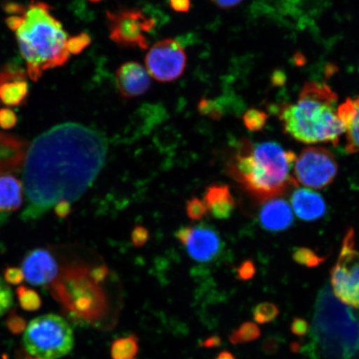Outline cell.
I'll return each instance as SVG.
<instances>
[{"instance_id": "cell-28", "label": "cell", "mask_w": 359, "mask_h": 359, "mask_svg": "<svg viewBox=\"0 0 359 359\" xmlns=\"http://www.w3.org/2000/svg\"><path fill=\"white\" fill-rule=\"evenodd\" d=\"M92 43V39L86 33L79 34L67 39V48L71 55H79Z\"/></svg>"}, {"instance_id": "cell-39", "label": "cell", "mask_w": 359, "mask_h": 359, "mask_svg": "<svg viewBox=\"0 0 359 359\" xmlns=\"http://www.w3.org/2000/svg\"><path fill=\"white\" fill-rule=\"evenodd\" d=\"M215 6L222 8H231L239 6L243 0H212Z\"/></svg>"}, {"instance_id": "cell-30", "label": "cell", "mask_w": 359, "mask_h": 359, "mask_svg": "<svg viewBox=\"0 0 359 359\" xmlns=\"http://www.w3.org/2000/svg\"><path fill=\"white\" fill-rule=\"evenodd\" d=\"M13 302V296L10 285L0 276V317L10 311Z\"/></svg>"}, {"instance_id": "cell-25", "label": "cell", "mask_w": 359, "mask_h": 359, "mask_svg": "<svg viewBox=\"0 0 359 359\" xmlns=\"http://www.w3.org/2000/svg\"><path fill=\"white\" fill-rule=\"evenodd\" d=\"M279 313L280 311L276 305L269 302L258 304L253 311L255 320L259 324H267L275 320Z\"/></svg>"}, {"instance_id": "cell-16", "label": "cell", "mask_w": 359, "mask_h": 359, "mask_svg": "<svg viewBox=\"0 0 359 359\" xmlns=\"http://www.w3.org/2000/svg\"><path fill=\"white\" fill-rule=\"evenodd\" d=\"M29 147L25 139L0 132V176L24 168Z\"/></svg>"}, {"instance_id": "cell-1", "label": "cell", "mask_w": 359, "mask_h": 359, "mask_svg": "<svg viewBox=\"0 0 359 359\" xmlns=\"http://www.w3.org/2000/svg\"><path fill=\"white\" fill-rule=\"evenodd\" d=\"M106 156L104 137L82 124L62 123L39 135L24 165L28 206L22 219H37L61 201L79 200L100 175Z\"/></svg>"}, {"instance_id": "cell-6", "label": "cell", "mask_w": 359, "mask_h": 359, "mask_svg": "<svg viewBox=\"0 0 359 359\" xmlns=\"http://www.w3.org/2000/svg\"><path fill=\"white\" fill-rule=\"evenodd\" d=\"M94 276L93 268L86 264H71L61 269L52 283L53 297L71 316L85 322H96L109 309V300Z\"/></svg>"}, {"instance_id": "cell-35", "label": "cell", "mask_w": 359, "mask_h": 359, "mask_svg": "<svg viewBox=\"0 0 359 359\" xmlns=\"http://www.w3.org/2000/svg\"><path fill=\"white\" fill-rule=\"evenodd\" d=\"M309 326L303 318H295L291 325V331L295 335L304 336L307 334Z\"/></svg>"}, {"instance_id": "cell-32", "label": "cell", "mask_w": 359, "mask_h": 359, "mask_svg": "<svg viewBox=\"0 0 359 359\" xmlns=\"http://www.w3.org/2000/svg\"><path fill=\"white\" fill-rule=\"evenodd\" d=\"M4 280L7 284L12 285H20L25 280L24 273L22 269L18 267H8L4 271Z\"/></svg>"}, {"instance_id": "cell-33", "label": "cell", "mask_w": 359, "mask_h": 359, "mask_svg": "<svg viewBox=\"0 0 359 359\" xmlns=\"http://www.w3.org/2000/svg\"><path fill=\"white\" fill-rule=\"evenodd\" d=\"M7 327L13 334H21L25 332L27 327V323L24 318L18 316L16 313H12L8 317Z\"/></svg>"}, {"instance_id": "cell-11", "label": "cell", "mask_w": 359, "mask_h": 359, "mask_svg": "<svg viewBox=\"0 0 359 359\" xmlns=\"http://www.w3.org/2000/svg\"><path fill=\"white\" fill-rule=\"evenodd\" d=\"M187 62L185 48L174 39L156 43L145 57L146 69L151 78L163 83L173 82L182 77Z\"/></svg>"}, {"instance_id": "cell-3", "label": "cell", "mask_w": 359, "mask_h": 359, "mask_svg": "<svg viewBox=\"0 0 359 359\" xmlns=\"http://www.w3.org/2000/svg\"><path fill=\"white\" fill-rule=\"evenodd\" d=\"M337 102L338 96L326 83H305L296 102L280 107L282 127L299 142H330L337 146L344 133L337 114Z\"/></svg>"}, {"instance_id": "cell-19", "label": "cell", "mask_w": 359, "mask_h": 359, "mask_svg": "<svg viewBox=\"0 0 359 359\" xmlns=\"http://www.w3.org/2000/svg\"><path fill=\"white\" fill-rule=\"evenodd\" d=\"M292 205L297 217L304 221H316L324 217L326 204L318 193L308 189H298L292 196Z\"/></svg>"}, {"instance_id": "cell-5", "label": "cell", "mask_w": 359, "mask_h": 359, "mask_svg": "<svg viewBox=\"0 0 359 359\" xmlns=\"http://www.w3.org/2000/svg\"><path fill=\"white\" fill-rule=\"evenodd\" d=\"M313 334L327 359L359 357V314L337 299L327 287L317 299Z\"/></svg>"}, {"instance_id": "cell-24", "label": "cell", "mask_w": 359, "mask_h": 359, "mask_svg": "<svg viewBox=\"0 0 359 359\" xmlns=\"http://www.w3.org/2000/svg\"><path fill=\"white\" fill-rule=\"evenodd\" d=\"M259 336V327L254 323L247 322L233 331L229 339L232 344H242L252 342V341L258 339Z\"/></svg>"}, {"instance_id": "cell-14", "label": "cell", "mask_w": 359, "mask_h": 359, "mask_svg": "<svg viewBox=\"0 0 359 359\" xmlns=\"http://www.w3.org/2000/svg\"><path fill=\"white\" fill-rule=\"evenodd\" d=\"M27 71L8 65L0 69V105L7 107H20L28 98L29 88Z\"/></svg>"}, {"instance_id": "cell-38", "label": "cell", "mask_w": 359, "mask_h": 359, "mask_svg": "<svg viewBox=\"0 0 359 359\" xmlns=\"http://www.w3.org/2000/svg\"><path fill=\"white\" fill-rule=\"evenodd\" d=\"M55 212L57 217L65 218L71 212V203L67 201H61L55 206Z\"/></svg>"}, {"instance_id": "cell-31", "label": "cell", "mask_w": 359, "mask_h": 359, "mask_svg": "<svg viewBox=\"0 0 359 359\" xmlns=\"http://www.w3.org/2000/svg\"><path fill=\"white\" fill-rule=\"evenodd\" d=\"M17 123L18 118L15 111L8 107L0 109V128L4 130H11L15 127Z\"/></svg>"}, {"instance_id": "cell-40", "label": "cell", "mask_w": 359, "mask_h": 359, "mask_svg": "<svg viewBox=\"0 0 359 359\" xmlns=\"http://www.w3.org/2000/svg\"><path fill=\"white\" fill-rule=\"evenodd\" d=\"M278 348H279V344H278L277 340L273 339H268L264 341L263 344L264 351L266 353H273L277 351Z\"/></svg>"}, {"instance_id": "cell-15", "label": "cell", "mask_w": 359, "mask_h": 359, "mask_svg": "<svg viewBox=\"0 0 359 359\" xmlns=\"http://www.w3.org/2000/svg\"><path fill=\"white\" fill-rule=\"evenodd\" d=\"M116 88L124 98L143 95L151 87V76L142 65L128 62L121 65L115 74Z\"/></svg>"}, {"instance_id": "cell-23", "label": "cell", "mask_w": 359, "mask_h": 359, "mask_svg": "<svg viewBox=\"0 0 359 359\" xmlns=\"http://www.w3.org/2000/svg\"><path fill=\"white\" fill-rule=\"evenodd\" d=\"M16 295L20 307L25 311H37L42 306V299L39 294L29 287L24 285L18 287Z\"/></svg>"}, {"instance_id": "cell-2", "label": "cell", "mask_w": 359, "mask_h": 359, "mask_svg": "<svg viewBox=\"0 0 359 359\" xmlns=\"http://www.w3.org/2000/svg\"><path fill=\"white\" fill-rule=\"evenodd\" d=\"M296 155L276 142L242 140L226 161V172L259 200L280 197L298 183L291 175Z\"/></svg>"}, {"instance_id": "cell-18", "label": "cell", "mask_w": 359, "mask_h": 359, "mask_svg": "<svg viewBox=\"0 0 359 359\" xmlns=\"http://www.w3.org/2000/svg\"><path fill=\"white\" fill-rule=\"evenodd\" d=\"M337 114L346 133L348 154H357L359 151V97L348 98L338 107Z\"/></svg>"}, {"instance_id": "cell-27", "label": "cell", "mask_w": 359, "mask_h": 359, "mask_svg": "<svg viewBox=\"0 0 359 359\" xmlns=\"http://www.w3.org/2000/svg\"><path fill=\"white\" fill-rule=\"evenodd\" d=\"M294 262L307 267H316L324 262L325 258L318 257L316 253L308 248H299L293 254Z\"/></svg>"}, {"instance_id": "cell-20", "label": "cell", "mask_w": 359, "mask_h": 359, "mask_svg": "<svg viewBox=\"0 0 359 359\" xmlns=\"http://www.w3.org/2000/svg\"><path fill=\"white\" fill-rule=\"evenodd\" d=\"M203 201L208 212L218 219L230 217L236 208L230 188L222 184H215L206 188Z\"/></svg>"}, {"instance_id": "cell-12", "label": "cell", "mask_w": 359, "mask_h": 359, "mask_svg": "<svg viewBox=\"0 0 359 359\" xmlns=\"http://www.w3.org/2000/svg\"><path fill=\"white\" fill-rule=\"evenodd\" d=\"M176 237L196 262H212L221 252V238L212 228L204 226L183 227L177 232Z\"/></svg>"}, {"instance_id": "cell-22", "label": "cell", "mask_w": 359, "mask_h": 359, "mask_svg": "<svg viewBox=\"0 0 359 359\" xmlns=\"http://www.w3.org/2000/svg\"><path fill=\"white\" fill-rule=\"evenodd\" d=\"M138 352L139 341L135 334L115 340L111 347L112 359H137Z\"/></svg>"}, {"instance_id": "cell-17", "label": "cell", "mask_w": 359, "mask_h": 359, "mask_svg": "<svg viewBox=\"0 0 359 359\" xmlns=\"http://www.w3.org/2000/svg\"><path fill=\"white\" fill-rule=\"evenodd\" d=\"M259 222L269 231H285L293 224V212L288 202L276 197L266 201L260 210Z\"/></svg>"}, {"instance_id": "cell-29", "label": "cell", "mask_w": 359, "mask_h": 359, "mask_svg": "<svg viewBox=\"0 0 359 359\" xmlns=\"http://www.w3.org/2000/svg\"><path fill=\"white\" fill-rule=\"evenodd\" d=\"M186 210L188 217L193 221H199L208 212L204 201L200 200L197 197H193L187 202Z\"/></svg>"}, {"instance_id": "cell-44", "label": "cell", "mask_w": 359, "mask_h": 359, "mask_svg": "<svg viewBox=\"0 0 359 359\" xmlns=\"http://www.w3.org/2000/svg\"><path fill=\"white\" fill-rule=\"evenodd\" d=\"M26 359H42V358H26Z\"/></svg>"}, {"instance_id": "cell-4", "label": "cell", "mask_w": 359, "mask_h": 359, "mask_svg": "<svg viewBox=\"0 0 359 359\" xmlns=\"http://www.w3.org/2000/svg\"><path fill=\"white\" fill-rule=\"evenodd\" d=\"M52 11L48 4L33 0L15 31L27 74L34 82L44 72L65 65L70 57L67 48L69 35Z\"/></svg>"}, {"instance_id": "cell-8", "label": "cell", "mask_w": 359, "mask_h": 359, "mask_svg": "<svg viewBox=\"0 0 359 359\" xmlns=\"http://www.w3.org/2000/svg\"><path fill=\"white\" fill-rule=\"evenodd\" d=\"M354 231L345 236L338 262L331 271L332 288L337 299L359 309V252L354 248Z\"/></svg>"}, {"instance_id": "cell-10", "label": "cell", "mask_w": 359, "mask_h": 359, "mask_svg": "<svg viewBox=\"0 0 359 359\" xmlns=\"http://www.w3.org/2000/svg\"><path fill=\"white\" fill-rule=\"evenodd\" d=\"M109 37L126 48L147 49V33L154 29L155 22L137 8H123L107 12Z\"/></svg>"}, {"instance_id": "cell-9", "label": "cell", "mask_w": 359, "mask_h": 359, "mask_svg": "<svg viewBox=\"0 0 359 359\" xmlns=\"http://www.w3.org/2000/svg\"><path fill=\"white\" fill-rule=\"evenodd\" d=\"M293 172L297 183L313 189H322L334 182L338 174V163L327 148L309 147L296 157Z\"/></svg>"}, {"instance_id": "cell-37", "label": "cell", "mask_w": 359, "mask_h": 359, "mask_svg": "<svg viewBox=\"0 0 359 359\" xmlns=\"http://www.w3.org/2000/svg\"><path fill=\"white\" fill-rule=\"evenodd\" d=\"M169 4L177 13H187L191 6V0H169Z\"/></svg>"}, {"instance_id": "cell-34", "label": "cell", "mask_w": 359, "mask_h": 359, "mask_svg": "<svg viewBox=\"0 0 359 359\" xmlns=\"http://www.w3.org/2000/svg\"><path fill=\"white\" fill-rule=\"evenodd\" d=\"M149 238V233L145 227L136 226L132 233L133 243L135 246L141 247L144 245Z\"/></svg>"}, {"instance_id": "cell-43", "label": "cell", "mask_w": 359, "mask_h": 359, "mask_svg": "<svg viewBox=\"0 0 359 359\" xmlns=\"http://www.w3.org/2000/svg\"><path fill=\"white\" fill-rule=\"evenodd\" d=\"M89 1H91V2H93V3H96V2H98V1H101V0H89Z\"/></svg>"}, {"instance_id": "cell-41", "label": "cell", "mask_w": 359, "mask_h": 359, "mask_svg": "<svg viewBox=\"0 0 359 359\" xmlns=\"http://www.w3.org/2000/svg\"><path fill=\"white\" fill-rule=\"evenodd\" d=\"M221 344V339L218 338V337H210L208 339L205 340L203 343L201 344L202 347L206 348H212L217 347L218 345Z\"/></svg>"}, {"instance_id": "cell-7", "label": "cell", "mask_w": 359, "mask_h": 359, "mask_svg": "<svg viewBox=\"0 0 359 359\" xmlns=\"http://www.w3.org/2000/svg\"><path fill=\"white\" fill-rule=\"evenodd\" d=\"M26 351L42 359H57L67 355L74 345V331L64 318L45 314L34 318L22 337Z\"/></svg>"}, {"instance_id": "cell-21", "label": "cell", "mask_w": 359, "mask_h": 359, "mask_svg": "<svg viewBox=\"0 0 359 359\" xmlns=\"http://www.w3.org/2000/svg\"><path fill=\"white\" fill-rule=\"evenodd\" d=\"M24 186L12 175L0 176V212L7 213L19 210L24 201Z\"/></svg>"}, {"instance_id": "cell-13", "label": "cell", "mask_w": 359, "mask_h": 359, "mask_svg": "<svg viewBox=\"0 0 359 359\" xmlns=\"http://www.w3.org/2000/svg\"><path fill=\"white\" fill-rule=\"evenodd\" d=\"M25 280L31 285H50L60 275L55 255L46 249L38 248L25 255L22 262Z\"/></svg>"}, {"instance_id": "cell-26", "label": "cell", "mask_w": 359, "mask_h": 359, "mask_svg": "<svg viewBox=\"0 0 359 359\" xmlns=\"http://www.w3.org/2000/svg\"><path fill=\"white\" fill-rule=\"evenodd\" d=\"M268 116L266 112L258 109H250L244 115V123L250 131L262 130L266 124Z\"/></svg>"}, {"instance_id": "cell-36", "label": "cell", "mask_w": 359, "mask_h": 359, "mask_svg": "<svg viewBox=\"0 0 359 359\" xmlns=\"http://www.w3.org/2000/svg\"><path fill=\"white\" fill-rule=\"evenodd\" d=\"M238 275L241 280H250L255 276V268L252 262H245L238 269Z\"/></svg>"}, {"instance_id": "cell-42", "label": "cell", "mask_w": 359, "mask_h": 359, "mask_svg": "<svg viewBox=\"0 0 359 359\" xmlns=\"http://www.w3.org/2000/svg\"><path fill=\"white\" fill-rule=\"evenodd\" d=\"M215 359H236L231 353L223 351L218 354V356Z\"/></svg>"}]
</instances>
